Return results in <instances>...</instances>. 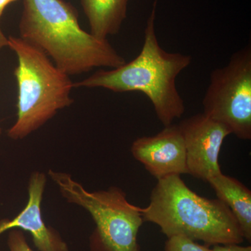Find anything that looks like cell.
Returning a JSON list of instances; mask_svg holds the SVG:
<instances>
[{"label":"cell","mask_w":251,"mask_h":251,"mask_svg":"<svg viewBox=\"0 0 251 251\" xmlns=\"http://www.w3.org/2000/svg\"><path fill=\"white\" fill-rule=\"evenodd\" d=\"M19 31L21 39L41 50L69 76L126 62L108 39L83 30L77 10L64 0H23Z\"/></svg>","instance_id":"1"},{"label":"cell","mask_w":251,"mask_h":251,"mask_svg":"<svg viewBox=\"0 0 251 251\" xmlns=\"http://www.w3.org/2000/svg\"><path fill=\"white\" fill-rule=\"evenodd\" d=\"M154 0L147 21L143 48L139 54L121 67L100 69L74 87H102L114 92H140L152 103L164 126L171 125L185 112V105L176 85V77L192 62L188 54L168 52L158 43L155 29L157 3Z\"/></svg>","instance_id":"2"},{"label":"cell","mask_w":251,"mask_h":251,"mask_svg":"<svg viewBox=\"0 0 251 251\" xmlns=\"http://www.w3.org/2000/svg\"><path fill=\"white\" fill-rule=\"evenodd\" d=\"M141 211L144 221L157 225L168 238L183 236L207 246L240 244L245 240L228 206L218 198L199 196L181 175L158 179L150 203Z\"/></svg>","instance_id":"3"},{"label":"cell","mask_w":251,"mask_h":251,"mask_svg":"<svg viewBox=\"0 0 251 251\" xmlns=\"http://www.w3.org/2000/svg\"><path fill=\"white\" fill-rule=\"evenodd\" d=\"M8 46L17 56V119L8 130L11 140L27 138L74 103V83L44 52L21 37L10 36Z\"/></svg>","instance_id":"4"},{"label":"cell","mask_w":251,"mask_h":251,"mask_svg":"<svg viewBox=\"0 0 251 251\" xmlns=\"http://www.w3.org/2000/svg\"><path fill=\"white\" fill-rule=\"evenodd\" d=\"M48 175L68 202L83 208L94 220L90 251H140L141 208L128 202L123 190L111 186L90 192L69 173L49 170Z\"/></svg>","instance_id":"5"},{"label":"cell","mask_w":251,"mask_h":251,"mask_svg":"<svg viewBox=\"0 0 251 251\" xmlns=\"http://www.w3.org/2000/svg\"><path fill=\"white\" fill-rule=\"evenodd\" d=\"M203 114L224 125L239 139H251V48L234 52L214 69L202 100Z\"/></svg>","instance_id":"6"},{"label":"cell","mask_w":251,"mask_h":251,"mask_svg":"<svg viewBox=\"0 0 251 251\" xmlns=\"http://www.w3.org/2000/svg\"><path fill=\"white\" fill-rule=\"evenodd\" d=\"M178 126L184 138L188 174L207 181L222 173L219 157L230 130L203 113L184 119Z\"/></svg>","instance_id":"7"},{"label":"cell","mask_w":251,"mask_h":251,"mask_svg":"<svg viewBox=\"0 0 251 251\" xmlns=\"http://www.w3.org/2000/svg\"><path fill=\"white\" fill-rule=\"evenodd\" d=\"M130 152L158 180L188 174L184 138L178 125L164 126L153 136L137 138Z\"/></svg>","instance_id":"8"},{"label":"cell","mask_w":251,"mask_h":251,"mask_svg":"<svg viewBox=\"0 0 251 251\" xmlns=\"http://www.w3.org/2000/svg\"><path fill=\"white\" fill-rule=\"evenodd\" d=\"M47 182L44 173L34 172L28 183V201L25 207L14 219L0 221V235L6 231L20 229L31 234L39 251H69V246L57 229L44 222L41 210Z\"/></svg>","instance_id":"9"},{"label":"cell","mask_w":251,"mask_h":251,"mask_svg":"<svg viewBox=\"0 0 251 251\" xmlns=\"http://www.w3.org/2000/svg\"><path fill=\"white\" fill-rule=\"evenodd\" d=\"M218 199L232 211L243 237L251 241V191L239 180L223 173L208 180Z\"/></svg>","instance_id":"10"},{"label":"cell","mask_w":251,"mask_h":251,"mask_svg":"<svg viewBox=\"0 0 251 251\" xmlns=\"http://www.w3.org/2000/svg\"><path fill=\"white\" fill-rule=\"evenodd\" d=\"M128 1L129 0H81L90 24L91 34L101 39L118 34L126 18Z\"/></svg>","instance_id":"11"},{"label":"cell","mask_w":251,"mask_h":251,"mask_svg":"<svg viewBox=\"0 0 251 251\" xmlns=\"http://www.w3.org/2000/svg\"><path fill=\"white\" fill-rule=\"evenodd\" d=\"M165 251H211L209 246L201 245L196 241L183 236L168 238Z\"/></svg>","instance_id":"12"},{"label":"cell","mask_w":251,"mask_h":251,"mask_svg":"<svg viewBox=\"0 0 251 251\" xmlns=\"http://www.w3.org/2000/svg\"><path fill=\"white\" fill-rule=\"evenodd\" d=\"M9 251H34L29 247L23 231L13 229L9 231L7 238Z\"/></svg>","instance_id":"13"},{"label":"cell","mask_w":251,"mask_h":251,"mask_svg":"<svg viewBox=\"0 0 251 251\" xmlns=\"http://www.w3.org/2000/svg\"><path fill=\"white\" fill-rule=\"evenodd\" d=\"M211 251H251V247H242L239 244H217L213 246Z\"/></svg>","instance_id":"14"},{"label":"cell","mask_w":251,"mask_h":251,"mask_svg":"<svg viewBox=\"0 0 251 251\" xmlns=\"http://www.w3.org/2000/svg\"><path fill=\"white\" fill-rule=\"evenodd\" d=\"M16 1H17V0H0V18L2 16L3 12H4L6 6Z\"/></svg>","instance_id":"15"},{"label":"cell","mask_w":251,"mask_h":251,"mask_svg":"<svg viewBox=\"0 0 251 251\" xmlns=\"http://www.w3.org/2000/svg\"><path fill=\"white\" fill-rule=\"evenodd\" d=\"M8 44H9L8 38L6 37L3 31H1V28H0V49H2L5 46H8Z\"/></svg>","instance_id":"16"},{"label":"cell","mask_w":251,"mask_h":251,"mask_svg":"<svg viewBox=\"0 0 251 251\" xmlns=\"http://www.w3.org/2000/svg\"><path fill=\"white\" fill-rule=\"evenodd\" d=\"M1 133H2V130H1V128L0 127V135H1Z\"/></svg>","instance_id":"17"}]
</instances>
